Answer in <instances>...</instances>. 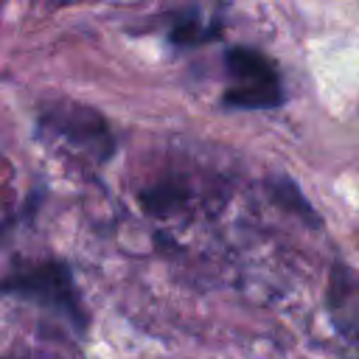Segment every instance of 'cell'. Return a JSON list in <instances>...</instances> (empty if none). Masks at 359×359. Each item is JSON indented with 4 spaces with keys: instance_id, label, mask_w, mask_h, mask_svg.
Masks as SVG:
<instances>
[{
    "instance_id": "3",
    "label": "cell",
    "mask_w": 359,
    "mask_h": 359,
    "mask_svg": "<svg viewBox=\"0 0 359 359\" xmlns=\"http://www.w3.org/2000/svg\"><path fill=\"white\" fill-rule=\"evenodd\" d=\"M39 126L48 135L65 140L70 149H79L95 160H109V154L115 151V137L104 115H98L90 107H81L73 101L48 104L39 112Z\"/></svg>"
},
{
    "instance_id": "2",
    "label": "cell",
    "mask_w": 359,
    "mask_h": 359,
    "mask_svg": "<svg viewBox=\"0 0 359 359\" xmlns=\"http://www.w3.org/2000/svg\"><path fill=\"white\" fill-rule=\"evenodd\" d=\"M227 90L222 95V107L227 109H275L286 101L280 73L275 62L250 45H230L224 50Z\"/></svg>"
},
{
    "instance_id": "7",
    "label": "cell",
    "mask_w": 359,
    "mask_h": 359,
    "mask_svg": "<svg viewBox=\"0 0 359 359\" xmlns=\"http://www.w3.org/2000/svg\"><path fill=\"white\" fill-rule=\"evenodd\" d=\"M180 202V191L177 188H165V185H157L154 191H146L143 194V208L151 210V213H168V208Z\"/></svg>"
},
{
    "instance_id": "1",
    "label": "cell",
    "mask_w": 359,
    "mask_h": 359,
    "mask_svg": "<svg viewBox=\"0 0 359 359\" xmlns=\"http://www.w3.org/2000/svg\"><path fill=\"white\" fill-rule=\"evenodd\" d=\"M0 297L28 300L56 317H62L76 337H84L90 328V314L79 294L73 269L65 261H34L17 266L11 275L0 278Z\"/></svg>"
},
{
    "instance_id": "6",
    "label": "cell",
    "mask_w": 359,
    "mask_h": 359,
    "mask_svg": "<svg viewBox=\"0 0 359 359\" xmlns=\"http://www.w3.org/2000/svg\"><path fill=\"white\" fill-rule=\"evenodd\" d=\"M269 188H272V194H275V199L280 202V205H286L294 216H300V219H306L309 224H314V227H320V219H317V213L311 210V205L300 196V191H297V185L289 180V177H280V180H275V182H269Z\"/></svg>"
},
{
    "instance_id": "5",
    "label": "cell",
    "mask_w": 359,
    "mask_h": 359,
    "mask_svg": "<svg viewBox=\"0 0 359 359\" xmlns=\"http://www.w3.org/2000/svg\"><path fill=\"white\" fill-rule=\"evenodd\" d=\"M219 36H222V20H208L199 8L180 11L165 31L168 45H174V48H196V45L213 42Z\"/></svg>"
},
{
    "instance_id": "4",
    "label": "cell",
    "mask_w": 359,
    "mask_h": 359,
    "mask_svg": "<svg viewBox=\"0 0 359 359\" xmlns=\"http://www.w3.org/2000/svg\"><path fill=\"white\" fill-rule=\"evenodd\" d=\"M328 311L334 317V328L353 342L356 339V280L348 264L337 261L331 266L328 280Z\"/></svg>"
}]
</instances>
